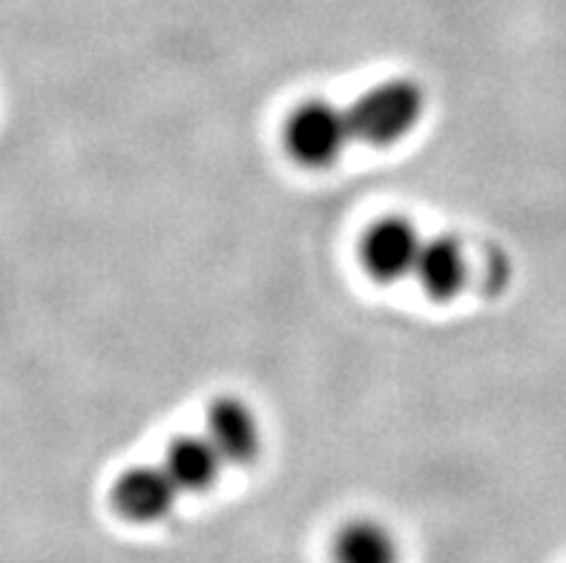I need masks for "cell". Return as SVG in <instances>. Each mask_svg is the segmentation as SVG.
Segmentation results:
<instances>
[{
	"mask_svg": "<svg viewBox=\"0 0 566 563\" xmlns=\"http://www.w3.org/2000/svg\"><path fill=\"white\" fill-rule=\"evenodd\" d=\"M179 486L165 466L127 469L113 486V507L129 523H158L176 509Z\"/></svg>",
	"mask_w": 566,
	"mask_h": 563,
	"instance_id": "obj_3",
	"label": "cell"
},
{
	"mask_svg": "<svg viewBox=\"0 0 566 563\" xmlns=\"http://www.w3.org/2000/svg\"><path fill=\"white\" fill-rule=\"evenodd\" d=\"M222 457L213 449V442L205 437H176L165 455V469L179 486V492H208L210 486L219 480Z\"/></svg>",
	"mask_w": 566,
	"mask_h": 563,
	"instance_id": "obj_7",
	"label": "cell"
},
{
	"mask_svg": "<svg viewBox=\"0 0 566 563\" xmlns=\"http://www.w3.org/2000/svg\"><path fill=\"white\" fill-rule=\"evenodd\" d=\"M426 107V95L417 81L395 79L359 95L348 110L352 133L371 147H388L406 138L417 127Z\"/></svg>",
	"mask_w": 566,
	"mask_h": 563,
	"instance_id": "obj_1",
	"label": "cell"
},
{
	"mask_svg": "<svg viewBox=\"0 0 566 563\" xmlns=\"http://www.w3.org/2000/svg\"><path fill=\"white\" fill-rule=\"evenodd\" d=\"M423 250V239L415 225L406 219H380L363 236V264L374 279L380 282H397V279L415 273L417 259Z\"/></svg>",
	"mask_w": 566,
	"mask_h": 563,
	"instance_id": "obj_4",
	"label": "cell"
},
{
	"mask_svg": "<svg viewBox=\"0 0 566 563\" xmlns=\"http://www.w3.org/2000/svg\"><path fill=\"white\" fill-rule=\"evenodd\" d=\"M334 563H400L395 535L382 523L359 518L345 523L331 543Z\"/></svg>",
	"mask_w": 566,
	"mask_h": 563,
	"instance_id": "obj_8",
	"label": "cell"
},
{
	"mask_svg": "<svg viewBox=\"0 0 566 563\" xmlns=\"http://www.w3.org/2000/svg\"><path fill=\"white\" fill-rule=\"evenodd\" d=\"M415 277L420 279V285H423V291L429 293L431 300H454L463 291V285H467V253H463L460 242H454L449 236L429 239V242H423V250H420Z\"/></svg>",
	"mask_w": 566,
	"mask_h": 563,
	"instance_id": "obj_6",
	"label": "cell"
},
{
	"mask_svg": "<svg viewBox=\"0 0 566 563\" xmlns=\"http://www.w3.org/2000/svg\"><path fill=\"white\" fill-rule=\"evenodd\" d=\"M352 138L348 113L334 107L331 101H305L285 124L287 153L296 165L308 170H323L334 165Z\"/></svg>",
	"mask_w": 566,
	"mask_h": 563,
	"instance_id": "obj_2",
	"label": "cell"
},
{
	"mask_svg": "<svg viewBox=\"0 0 566 563\" xmlns=\"http://www.w3.org/2000/svg\"><path fill=\"white\" fill-rule=\"evenodd\" d=\"M208 440L224 463L248 466L259 455L256 414L237 397H219L208 411Z\"/></svg>",
	"mask_w": 566,
	"mask_h": 563,
	"instance_id": "obj_5",
	"label": "cell"
}]
</instances>
